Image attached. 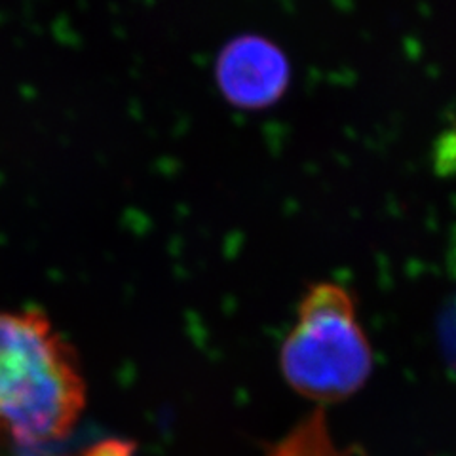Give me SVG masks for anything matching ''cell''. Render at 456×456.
Here are the masks:
<instances>
[{
	"instance_id": "cell-4",
	"label": "cell",
	"mask_w": 456,
	"mask_h": 456,
	"mask_svg": "<svg viewBox=\"0 0 456 456\" xmlns=\"http://www.w3.org/2000/svg\"><path fill=\"white\" fill-rule=\"evenodd\" d=\"M266 456H346L330 434L323 409L314 411L273 447Z\"/></svg>"
},
{
	"instance_id": "cell-3",
	"label": "cell",
	"mask_w": 456,
	"mask_h": 456,
	"mask_svg": "<svg viewBox=\"0 0 456 456\" xmlns=\"http://www.w3.org/2000/svg\"><path fill=\"white\" fill-rule=\"evenodd\" d=\"M213 73L228 103L238 109H265L288 92L291 63L274 40L241 33L221 48Z\"/></svg>"
},
{
	"instance_id": "cell-2",
	"label": "cell",
	"mask_w": 456,
	"mask_h": 456,
	"mask_svg": "<svg viewBox=\"0 0 456 456\" xmlns=\"http://www.w3.org/2000/svg\"><path fill=\"white\" fill-rule=\"evenodd\" d=\"M280 369L295 392L320 403L340 402L363 387L373 348L345 288L331 281L308 288L280 346Z\"/></svg>"
},
{
	"instance_id": "cell-1",
	"label": "cell",
	"mask_w": 456,
	"mask_h": 456,
	"mask_svg": "<svg viewBox=\"0 0 456 456\" xmlns=\"http://www.w3.org/2000/svg\"><path fill=\"white\" fill-rule=\"evenodd\" d=\"M86 407L75 348L35 308L0 310V436L25 449L65 439Z\"/></svg>"
}]
</instances>
